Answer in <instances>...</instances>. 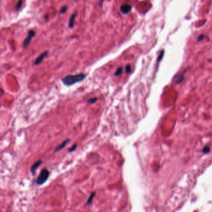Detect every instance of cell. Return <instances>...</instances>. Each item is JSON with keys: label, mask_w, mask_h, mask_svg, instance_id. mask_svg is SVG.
<instances>
[{"label": "cell", "mask_w": 212, "mask_h": 212, "mask_svg": "<svg viewBox=\"0 0 212 212\" xmlns=\"http://www.w3.org/2000/svg\"><path fill=\"white\" fill-rule=\"evenodd\" d=\"M86 75L84 73H78L75 75H68L62 78V81L66 86H71L76 83L82 81L86 78Z\"/></svg>", "instance_id": "cell-1"}, {"label": "cell", "mask_w": 212, "mask_h": 212, "mask_svg": "<svg viewBox=\"0 0 212 212\" xmlns=\"http://www.w3.org/2000/svg\"><path fill=\"white\" fill-rule=\"evenodd\" d=\"M50 173L47 169H43L41 170L38 177L36 179V184L39 185H41L44 184L49 179Z\"/></svg>", "instance_id": "cell-2"}, {"label": "cell", "mask_w": 212, "mask_h": 212, "mask_svg": "<svg viewBox=\"0 0 212 212\" xmlns=\"http://www.w3.org/2000/svg\"><path fill=\"white\" fill-rule=\"evenodd\" d=\"M35 34H36V32L33 30H29L28 31L27 36H26V37L24 39L23 42H22V47H23V48H26V47H28L29 44L31 42L32 39L35 36Z\"/></svg>", "instance_id": "cell-3"}, {"label": "cell", "mask_w": 212, "mask_h": 212, "mask_svg": "<svg viewBox=\"0 0 212 212\" xmlns=\"http://www.w3.org/2000/svg\"><path fill=\"white\" fill-rule=\"evenodd\" d=\"M48 54H49V51H46V52L42 53L41 54H40L39 56L36 59V60H35L34 63V66H38V65H39L42 62L44 59L45 57L47 56V55H48Z\"/></svg>", "instance_id": "cell-4"}, {"label": "cell", "mask_w": 212, "mask_h": 212, "mask_svg": "<svg viewBox=\"0 0 212 212\" xmlns=\"http://www.w3.org/2000/svg\"><path fill=\"white\" fill-rule=\"evenodd\" d=\"M131 9H132V6L131 5L129 4H125L121 5L120 10L122 13L126 14L131 11Z\"/></svg>", "instance_id": "cell-5"}, {"label": "cell", "mask_w": 212, "mask_h": 212, "mask_svg": "<svg viewBox=\"0 0 212 212\" xmlns=\"http://www.w3.org/2000/svg\"><path fill=\"white\" fill-rule=\"evenodd\" d=\"M41 164H42V160H37V161H36V162L34 163L33 165L31 166V169H30V172H31V174H32V175H34L35 172H36V170H37V168H38L41 165Z\"/></svg>", "instance_id": "cell-6"}, {"label": "cell", "mask_w": 212, "mask_h": 212, "mask_svg": "<svg viewBox=\"0 0 212 212\" xmlns=\"http://www.w3.org/2000/svg\"><path fill=\"white\" fill-rule=\"evenodd\" d=\"M69 141H70V140H69V139L65 140V141L62 142L61 144H59V145H58L57 147H56V149H55L54 150V152H58L59 151V150H62V149H64V148L66 146V145L68 144V142Z\"/></svg>", "instance_id": "cell-7"}, {"label": "cell", "mask_w": 212, "mask_h": 212, "mask_svg": "<svg viewBox=\"0 0 212 212\" xmlns=\"http://www.w3.org/2000/svg\"><path fill=\"white\" fill-rule=\"evenodd\" d=\"M76 17V13H73L71 16V17L69 19V28H73L74 26V24H75V20Z\"/></svg>", "instance_id": "cell-8"}, {"label": "cell", "mask_w": 212, "mask_h": 212, "mask_svg": "<svg viewBox=\"0 0 212 212\" xmlns=\"http://www.w3.org/2000/svg\"><path fill=\"white\" fill-rule=\"evenodd\" d=\"M95 192H93L91 193V195H90V197H89L87 201H86V205H90V204H91V202H92V200H93L94 197H95Z\"/></svg>", "instance_id": "cell-9"}, {"label": "cell", "mask_w": 212, "mask_h": 212, "mask_svg": "<svg viewBox=\"0 0 212 212\" xmlns=\"http://www.w3.org/2000/svg\"><path fill=\"white\" fill-rule=\"evenodd\" d=\"M22 5V0H19L18 2H17V4L15 6V10L16 11H18L20 8L21 7Z\"/></svg>", "instance_id": "cell-10"}, {"label": "cell", "mask_w": 212, "mask_h": 212, "mask_svg": "<svg viewBox=\"0 0 212 212\" xmlns=\"http://www.w3.org/2000/svg\"><path fill=\"white\" fill-rule=\"evenodd\" d=\"M122 71H123V68L121 67H118V68L116 69V71L115 72V73H114V75L115 76H118V75H121V73H122Z\"/></svg>", "instance_id": "cell-11"}, {"label": "cell", "mask_w": 212, "mask_h": 212, "mask_svg": "<svg viewBox=\"0 0 212 212\" xmlns=\"http://www.w3.org/2000/svg\"><path fill=\"white\" fill-rule=\"evenodd\" d=\"M98 98H97L95 97V98H91L88 99V103L90 104H94L95 103H96V101H97Z\"/></svg>", "instance_id": "cell-12"}, {"label": "cell", "mask_w": 212, "mask_h": 212, "mask_svg": "<svg viewBox=\"0 0 212 212\" xmlns=\"http://www.w3.org/2000/svg\"><path fill=\"white\" fill-rule=\"evenodd\" d=\"M76 146H77V144H73V145L72 146H71V147L70 148V149L68 150L69 152H73L74 150H75V149H76Z\"/></svg>", "instance_id": "cell-13"}, {"label": "cell", "mask_w": 212, "mask_h": 212, "mask_svg": "<svg viewBox=\"0 0 212 212\" xmlns=\"http://www.w3.org/2000/svg\"><path fill=\"white\" fill-rule=\"evenodd\" d=\"M210 151V149L209 146H205V147L203 149L202 152L204 154H207V153H209Z\"/></svg>", "instance_id": "cell-14"}, {"label": "cell", "mask_w": 212, "mask_h": 212, "mask_svg": "<svg viewBox=\"0 0 212 212\" xmlns=\"http://www.w3.org/2000/svg\"><path fill=\"white\" fill-rule=\"evenodd\" d=\"M68 9V7L67 6H64L61 8V9L60 10V13L61 14H64L66 12Z\"/></svg>", "instance_id": "cell-15"}, {"label": "cell", "mask_w": 212, "mask_h": 212, "mask_svg": "<svg viewBox=\"0 0 212 212\" xmlns=\"http://www.w3.org/2000/svg\"><path fill=\"white\" fill-rule=\"evenodd\" d=\"M125 71H126V72L127 73H131V66H130V65H127V66L125 67Z\"/></svg>", "instance_id": "cell-16"}, {"label": "cell", "mask_w": 212, "mask_h": 212, "mask_svg": "<svg viewBox=\"0 0 212 212\" xmlns=\"http://www.w3.org/2000/svg\"><path fill=\"white\" fill-rule=\"evenodd\" d=\"M104 1H105V0H99V2H98L99 6L102 7V5H103V3Z\"/></svg>", "instance_id": "cell-17"}, {"label": "cell", "mask_w": 212, "mask_h": 212, "mask_svg": "<svg viewBox=\"0 0 212 212\" xmlns=\"http://www.w3.org/2000/svg\"><path fill=\"white\" fill-rule=\"evenodd\" d=\"M73 1H77V0H73Z\"/></svg>", "instance_id": "cell-18"}]
</instances>
